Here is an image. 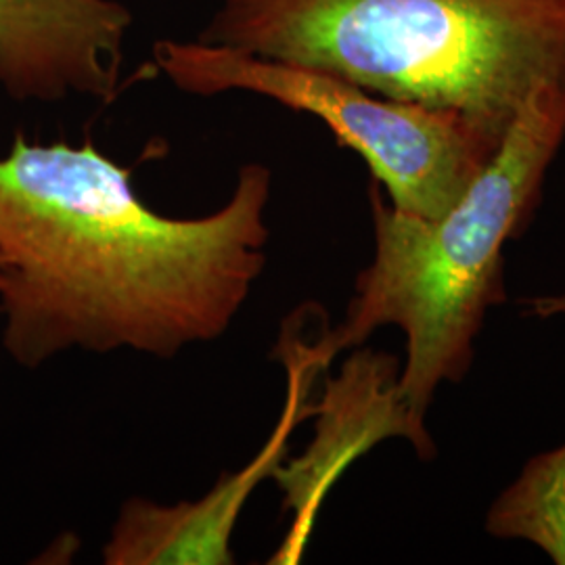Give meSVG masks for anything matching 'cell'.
<instances>
[{"mask_svg": "<svg viewBox=\"0 0 565 565\" xmlns=\"http://www.w3.org/2000/svg\"><path fill=\"white\" fill-rule=\"evenodd\" d=\"M0 268H2V260H0Z\"/></svg>", "mask_w": 565, "mask_h": 565, "instance_id": "10", "label": "cell"}, {"mask_svg": "<svg viewBox=\"0 0 565 565\" xmlns=\"http://www.w3.org/2000/svg\"><path fill=\"white\" fill-rule=\"evenodd\" d=\"M273 174L245 163L214 212H156L93 141L0 158L2 348L39 369L72 350L174 359L221 340L266 266Z\"/></svg>", "mask_w": 565, "mask_h": 565, "instance_id": "1", "label": "cell"}, {"mask_svg": "<svg viewBox=\"0 0 565 565\" xmlns=\"http://www.w3.org/2000/svg\"><path fill=\"white\" fill-rule=\"evenodd\" d=\"M195 36L459 111L505 137L565 84V0H212Z\"/></svg>", "mask_w": 565, "mask_h": 565, "instance_id": "2", "label": "cell"}, {"mask_svg": "<svg viewBox=\"0 0 565 565\" xmlns=\"http://www.w3.org/2000/svg\"><path fill=\"white\" fill-rule=\"evenodd\" d=\"M279 359L287 369V403L279 424L249 463L224 473L203 497L191 503L160 505L130 499L103 546L107 565H231L233 534L254 490L285 463L287 440L310 413L306 394L321 369L312 345L298 335L281 338Z\"/></svg>", "mask_w": 565, "mask_h": 565, "instance_id": "5", "label": "cell"}, {"mask_svg": "<svg viewBox=\"0 0 565 565\" xmlns=\"http://www.w3.org/2000/svg\"><path fill=\"white\" fill-rule=\"evenodd\" d=\"M532 310L541 317H551L565 312V296H555V298H539L532 303Z\"/></svg>", "mask_w": 565, "mask_h": 565, "instance_id": "9", "label": "cell"}, {"mask_svg": "<svg viewBox=\"0 0 565 565\" xmlns=\"http://www.w3.org/2000/svg\"><path fill=\"white\" fill-rule=\"evenodd\" d=\"M488 527L503 539H527L565 565V446L527 465L492 509Z\"/></svg>", "mask_w": 565, "mask_h": 565, "instance_id": "8", "label": "cell"}, {"mask_svg": "<svg viewBox=\"0 0 565 565\" xmlns=\"http://www.w3.org/2000/svg\"><path fill=\"white\" fill-rule=\"evenodd\" d=\"M565 139V84H546L511 121L505 139L445 216L427 221L369 191L375 256L356 279L342 324L315 345L321 366L385 324L406 335L398 396L424 417L440 382H459L486 310L503 300L501 249L530 216Z\"/></svg>", "mask_w": 565, "mask_h": 565, "instance_id": "3", "label": "cell"}, {"mask_svg": "<svg viewBox=\"0 0 565 565\" xmlns=\"http://www.w3.org/2000/svg\"><path fill=\"white\" fill-rule=\"evenodd\" d=\"M392 366L394 361L385 354H356L345 364L342 377L329 384L324 403L319 406L317 440L300 459L282 463L275 471L273 478L285 492V505L294 511V524L273 564H296L300 559L327 488L375 443L404 436L424 457L434 452L425 429L408 417Z\"/></svg>", "mask_w": 565, "mask_h": 565, "instance_id": "7", "label": "cell"}, {"mask_svg": "<svg viewBox=\"0 0 565 565\" xmlns=\"http://www.w3.org/2000/svg\"><path fill=\"white\" fill-rule=\"evenodd\" d=\"M151 55L182 93H249L323 121L335 141L363 158L396 210L427 221L463 198L505 139L452 109L392 99L321 70L198 39H162Z\"/></svg>", "mask_w": 565, "mask_h": 565, "instance_id": "4", "label": "cell"}, {"mask_svg": "<svg viewBox=\"0 0 565 565\" xmlns=\"http://www.w3.org/2000/svg\"><path fill=\"white\" fill-rule=\"evenodd\" d=\"M132 21L120 0H0V88L21 103L114 102Z\"/></svg>", "mask_w": 565, "mask_h": 565, "instance_id": "6", "label": "cell"}]
</instances>
